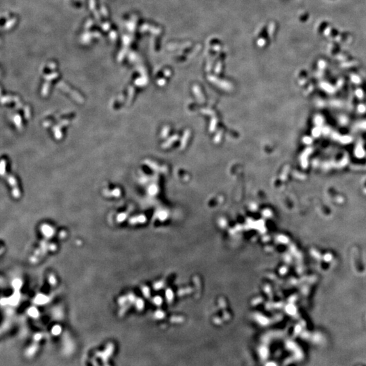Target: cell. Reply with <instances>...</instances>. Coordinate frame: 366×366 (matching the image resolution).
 Returning <instances> with one entry per match:
<instances>
[{
    "instance_id": "1",
    "label": "cell",
    "mask_w": 366,
    "mask_h": 366,
    "mask_svg": "<svg viewBox=\"0 0 366 366\" xmlns=\"http://www.w3.org/2000/svg\"><path fill=\"white\" fill-rule=\"evenodd\" d=\"M211 80L216 84V85L220 86V88H223V89L227 90H230L232 88L231 86H230L229 84L227 83H222V82H220V81H218V80H217L216 79H211Z\"/></svg>"
},
{
    "instance_id": "2",
    "label": "cell",
    "mask_w": 366,
    "mask_h": 366,
    "mask_svg": "<svg viewBox=\"0 0 366 366\" xmlns=\"http://www.w3.org/2000/svg\"><path fill=\"white\" fill-rule=\"evenodd\" d=\"M193 91H194V93L196 95L197 99H198L200 102H203V101L204 100V97H203L202 92H201L200 89H199V88L197 87V86H194V87H193Z\"/></svg>"
},
{
    "instance_id": "3",
    "label": "cell",
    "mask_w": 366,
    "mask_h": 366,
    "mask_svg": "<svg viewBox=\"0 0 366 366\" xmlns=\"http://www.w3.org/2000/svg\"><path fill=\"white\" fill-rule=\"evenodd\" d=\"M216 122H217V120H216V119H214V120H212V122H211V126H210V131H211V132L214 131L213 130L215 129V128H216Z\"/></svg>"
}]
</instances>
